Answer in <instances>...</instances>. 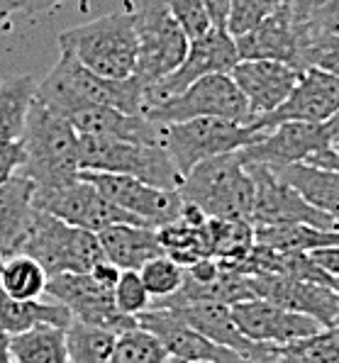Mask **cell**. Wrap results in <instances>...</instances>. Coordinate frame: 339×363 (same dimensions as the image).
Wrapping results in <instances>:
<instances>
[{"instance_id": "cell-1", "label": "cell", "mask_w": 339, "mask_h": 363, "mask_svg": "<svg viewBox=\"0 0 339 363\" xmlns=\"http://www.w3.org/2000/svg\"><path fill=\"white\" fill-rule=\"evenodd\" d=\"M144 98H147V88L137 81V76L125 81L103 78L66 52L59 54L57 64L44 76L42 83H37L35 93L37 103L64 117L88 108H100V105L120 108L125 113H142Z\"/></svg>"}, {"instance_id": "cell-2", "label": "cell", "mask_w": 339, "mask_h": 363, "mask_svg": "<svg viewBox=\"0 0 339 363\" xmlns=\"http://www.w3.org/2000/svg\"><path fill=\"white\" fill-rule=\"evenodd\" d=\"M25 166L20 169L37 191H49L81 176V134L69 117L44 108L35 100L22 132Z\"/></svg>"}, {"instance_id": "cell-3", "label": "cell", "mask_w": 339, "mask_h": 363, "mask_svg": "<svg viewBox=\"0 0 339 363\" xmlns=\"http://www.w3.org/2000/svg\"><path fill=\"white\" fill-rule=\"evenodd\" d=\"M59 49L103 78L125 81L137 69L135 13H108L59 35Z\"/></svg>"}, {"instance_id": "cell-4", "label": "cell", "mask_w": 339, "mask_h": 363, "mask_svg": "<svg viewBox=\"0 0 339 363\" xmlns=\"http://www.w3.org/2000/svg\"><path fill=\"white\" fill-rule=\"evenodd\" d=\"M181 198L193 203L208 217L218 220H252L254 178L240 154H220L200 161L183 176Z\"/></svg>"}, {"instance_id": "cell-5", "label": "cell", "mask_w": 339, "mask_h": 363, "mask_svg": "<svg viewBox=\"0 0 339 363\" xmlns=\"http://www.w3.org/2000/svg\"><path fill=\"white\" fill-rule=\"evenodd\" d=\"M20 254L42 264L49 276L57 273H88L105 259L96 232L81 230L59 217L35 208L30 230L22 239Z\"/></svg>"}, {"instance_id": "cell-6", "label": "cell", "mask_w": 339, "mask_h": 363, "mask_svg": "<svg viewBox=\"0 0 339 363\" xmlns=\"http://www.w3.org/2000/svg\"><path fill=\"white\" fill-rule=\"evenodd\" d=\"M81 171L132 176L152 186L179 191L183 176L161 144H140L125 139L81 134Z\"/></svg>"}, {"instance_id": "cell-7", "label": "cell", "mask_w": 339, "mask_h": 363, "mask_svg": "<svg viewBox=\"0 0 339 363\" xmlns=\"http://www.w3.org/2000/svg\"><path fill=\"white\" fill-rule=\"evenodd\" d=\"M132 13L137 32L135 76L149 91L154 83L174 74L183 64L191 39L183 32L179 20L171 15L166 0H142Z\"/></svg>"}, {"instance_id": "cell-8", "label": "cell", "mask_w": 339, "mask_h": 363, "mask_svg": "<svg viewBox=\"0 0 339 363\" xmlns=\"http://www.w3.org/2000/svg\"><path fill=\"white\" fill-rule=\"evenodd\" d=\"M161 144L169 152L174 166L186 176L200 161L213 156L240 152L249 144L259 142L264 132L244 122L220 120V117H196V120L161 125Z\"/></svg>"}, {"instance_id": "cell-9", "label": "cell", "mask_w": 339, "mask_h": 363, "mask_svg": "<svg viewBox=\"0 0 339 363\" xmlns=\"http://www.w3.org/2000/svg\"><path fill=\"white\" fill-rule=\"evenodd\" d=\"M144 115L157 125H174V122L196 120V117H220V120L249 125L247 100L230 74H210L198 78L179 96L144 108Z\"/></svg>"}, {"instance_id": "cell-10", "label": "cell", "mask_w": 339, "mask_h": 363, "mask_svg": "<svg viewBox=\"0 0 339 363\" xmlns=\"http://www.w3.org/2000/svg\"><path fill=\"white\" fill-rule=\"evenodd\" d=\"M237 61H240V52H237L235 37L227 32V27L210 25L203 35L191 39L188 54L179 69L149 88L147 98H144V108L161 103L166 98L179 96L181 91H186L198 78H205L210 74H230Z\"/></svg>"}, {"instance_id": "cell-11", "label": "cell", "mask_w": 339, "mask_h": 363, "mask_svg": "<svg viewBox=\"0 0 339 363\" xmlns=\"http://www.w3.org/2000/svg\"><path fill=\"white\" fill-rule=\"evenodd\" d=\"M44 293L69 307L71 317L86 325L110 329L115 334L137 327V317L125 315L115 305V288L103 286L91 271L49 276Z\"/></svg>"}, {"instance_id": "cell-12", "label": "cell", "mask_w": 339, "mask_h": 363, "mask_svg": "<svg viewBox=\"0 0 339 363\" xmlns=\"http://www.w3.org/2000/svg\"><path fill=\"white\" fill-rule=\"evenodd\" d=\"M35 208L49 212V215L59 217V220L69 222V225L81 227V230H91L96 234L110 225H120V222L144 225L135 215L118 208L113 200L105 198L93 183H88L81 176L74 183L49 188V191H37L35 188Z\"/></svg>"}, {"instance_id": "cell-13", "label": "cell", "mask_w": 339, "mask_h": 363, "mask_svg": "<svg viewBox=\"0 0 339 363\" xmlns=\"http://www.w3.org/2000/svg\"><path fill=\"white\" fill-rule=\"evenodd\" d=\"M247 171L254 178V210L252 225L269 227V225H313L320 230H337L339 222L327 212L313 208L293 191L286 181H281L269 166L249 164Z\"/></svg>"}, {"instance_id": "cell-14", "label": "cell", "mask_w": 339, "mask_h": 363, "mask_svg": "<svg viewBox=\"0 0 339 363\" xmlns=\"http://www.w3.org/2000/svg\"><path fill=\"white\" fill-rule=\"evenodd\" d=\"M81 178L93 183L118 208L135 215L144 225L157 227V230L179 220L183 212V198L179 191H166V188L137 181L132 176H118V173L81 171Z\"/></svg>"}, {"instance_id": "cell-15", "label": "cell", "mask_w": 339, "mask_h": 363, "mask_svg": "<svg viewBox=\"0 0 339 363\" xmlns=\"http://www.w3.org/2000/svg\"><path fill=\"white\" fill-rule=\"evenodd\" d=\"M332 147V137L325 125L315 122H281V125L264 130L259 142L240 149V159L244 166H288L310 161L315 154Z\"/></svg>"}, {"instance_id": "cell-16", "label": "cell", "mask_w": 339, "mask_h": 363, "mask_svg": "<svg viewBox=\"0 0 339 363\" xmlns=\"http://www.w3.org/2000/svg\"><path fill=\"white\" fill-rule=\"evenodd\" d=\"M249 286L254 290V298L310 315L325 329L337 327L339 298L337 290L327 283L296 281V278L276 276V273H249Z\"/></svg>"}, {"instance_id": "cell-17", "label": "cell", "mask_w": 339, "mask_h": 363, "mask_svg": "<svg viewBox=\"0 0 339 363\" xmlns=\"http://www.w3.org/2000/svg\"><path fill=\"white\" fill-rule=\"evenodd\" d=\"M232 317H235L237 327L242 329L244 337L259 344L286 346L300 342V339L315 337V334H320L325 329L310 315L286 310V307L261 298L232 305Z\"/></svg>"}, {"instance_id": "cell-18", "label": "cell", "mask_w": 339, "mask_h": 363, "mask_svg": "<svg viewBox=\"0 0 339 363\" xmlns=\"http://www.w3.org/2000/svg\"><path fill=\"white\" fill-rule=\"evenodd\" d=\"M339 110V76H332L320 69H305L300 74L298 86L286 98L281 108L274 113L259 117V120L249 122L257 130H271V127L281 125V122H315V125H325L332 115Z\"/></svg>"}, {"instance_id": "cell-19", "label": "cell", "mask_w": 339, "mask_h": 363, "mask_svg": "<svg viewBox=\"0 0 339 363\" xmlns=\"http://www.w3.org/2000/svg\"><path fill=\"white\" fill-rule=\"evenodd\" d=\"M303 71L293 69L281 61L269 59H240L230 76L240 86L249 108V122L274 113L286 103V98L298 86Z\"/></svg>"}, {"instance_id": "cell-20", "label": "cell", "mask_w": 339, "mask_h": 363, "mask_svg": "<svg viewBox=\"0 0 339 363\" xmlns=\"http://www.w3.org/2000/svg\"><path fill=\"white\" fill-rule=\"evenodd\" d=\"M137 325L157 334L161 344L166 346V351H169V356H179L188 363H254L247 356L237 354L235 349L210 342L208 337H203L191 325H186L171 310L149 307L142 315H137Z\"/></svg>"}, {"instance_id": "cell-21", "label": "cell", "mask_w": 339, "mask_h": 363, "mask_svg": "<svg viewBox=\"0 0 339 363\" xmlns=\"http://www.w3.org/2000/svg\"><path fill=\"white\" fill-rule=\"evenodd\" d=\"M176 317H181L186 325H191L196 332L203 337H208L210 342L235 349L237 354L247 356L254 363H271L279 351L276 344H259L252 342L242 334V329L237 327L235 317H232V305L222 303H196V305H183V307H171Z\"/></svg>"}, {"instance_id": "cell-22", "label": "cell", "mask_w": 339, "mask_h": 363, "mask_svg": "<svg viewBox=\"0 0 339 363\" xmlns=\"http://www.w3.org/2000/svg\"><path fill=\"white\" fill-rule=\"evenodd\" d=\"M240 59H269L281 61L298 71L303 69V57H300V32L298 22L293 20L291 8L281 5L269 18H264L257 27L235 37Z\"/></svg>"}, {"instance_id": "cell-23", "label": "cell", "mask_w": 339, "mask_h": 363, "mask_svg": "<svg viewBox=\"0 0 339 363\" xmlns=\"http://www.w3.org/2000/svg\"><path fill=\"white\" fill-rule=\"evenodd\" d=\"M69 120L79 134L125 139V142L140 144H161V130H164V127L152 122L144 113H125V110L110 108V105L81 110V113L71 115Z\"/></svg>"}, {"instance_id": "cell-24", "label": "cell", "mask_w": 339, "mask_h": 363, "mask_svg": "<svg viewBox=\"0 0 339 363\" xmlns=\"http://www.w3.org/2000/svg\"><path fill=\"white\" fill-rule=\"evenodd\" d=\"M98 239L105 261L115 264L120 271H140L147 261L164 254L157 227L137 225V222L105 227L103 232H98Z\"/></svg>"}, {"instance_id": "cell-25", "label": "cell", "mask_w": 339, "mask_h": 363, "mask_svg": "<svg viewBox=\"0 0 339 363\" xmlns=\"http://www.w3.org/2000/svg\"><path fill=\"white\" fill-rule=\"evenodd\" d=\"M32 215H35V183L18 173L0 186V256L3 259L20 254Z\"/></svg>"}, {"instance_id": "cell-26", "label": "cell", "mask_w": 339, "mask_h": 363, "mask_svg": "<svg viewBox=\"0 0 339 363\" xmlns=\"http://www.w3.org/2000/svg\"><path fill=\"white\" fill-rule=\"evenodd\" d=\"M281 181H286L293 191H298L305 203L327 212L339 222V171L322 169V166L308 164H288V166H269Z\"/></svg>"}, {"instance_id": "cell-27", "label": "cell", "mask_w": 339, "mask_h": 363, "mask_svg": "<svg viewBox=\"0 0 339 363\" xmlns=\"http://www.w3.org/2000/svg\"><path fill=\"white\" fill-rule=\"evenodd\" d=\"M69 307L61 303H40V300H15L0 288V334L13 337L22 334L32 327L52 325V327H69L71 325Z\"/></svg>"}, {"instance_id": "cell-28", "label": "cell", "mask_w": 339, "mask_h": 363, "mask_svg": "<svg viewBox=\"0 0 339 363\" xmlns=\"http://www.w3.org/2000/svg\"><path fill=\"white\" fill-rule=\"evenodd\" d=\"M254 242L274 251H318L339 247L337 230H320L313 225H269L254 227Z\"/></svg>"}, {"instance_id": "cell-29", "label": "cell", "mask_w": 339, "mask_h": 363, "mask_svg": "<svg viewBox=\"0 0 339 363\" xmlns=\"http://www.w3.org/2000/svg\"><path fill=\"white\" fill-rule=\"evenodd\" d=\"M15 363H69L66 329L40 325L8 337Z\"/></svg>"}, {"instance_id": "cell-30", "label": "cell", "mask_w": 339, "mask_h": 363, "mask_svg": "<svg viewBox=\"0 0 339 363\" xmlns=\"http://www.w3.org/2000/svg\"><path fill=\"white\" fill-rule=\"evenodd\" d=\"M37 81L32 76H18L0 81V137L20 139L27 125V115L35 103Z\"/></svg>"}, {"instance_id": "cell-31", "label": "cell", "mask_w": 339, "mask_h": 363, "mask_svg": "<svg viewBox=\"0 0 339 363\" xmlns=\"http://www.w3.org/2000/svg\"><path fill=\"white\" fill-rule=\"evenodd\" d=\"M208 254L222 261H242L254 249V225L249 220H218L208 217L205 225Z\"/></svg>"}, {"instance_id": "cell-32", "label": "cell", "mask_w": 339, "mask_h": 363, "mask_svg": "<svg viewBox=\"0 0 339 363\" xmlns=\"http://www.w3.org/2000/svg\"><path fill=\"white\" fill-rule=\"evenodd\" d=\"M49 273L37 259L27 254H13L0 268V288L15 300H40L47 290Z\"/></svg>"}, {"instance_id": "cell-33", "label": "cell", "mask_w": 339, "mask_h": 363, "mask_svg": "<svg viewBox=\"0 0 339 363\" xmlns=\"http://www.w3.org/2000/svg\"><path fill=\"white\" fill-rule=\"evenodd\" d=\"M118 334L110 329L71 320L66 327L69 363H113V349Z\"/></svg>"}, {"instance_id": "cell-34", "label": "cell", "mask_w": 339, "mask_h": 363, "mask_svg": "<svg viewBox=\"0 0 339 363\" xmlns=\"http://www.w3.org/2000/svg\"><path fill=\"white\" fill-rule=\"evenodd\" d=\"M208 225V222H205ZM205 225H191L183 217L159 227V242L161 249L169 259L183 268L193 266L198 259H205L208 254V239H205Z\"/></svg>"}, {"instance_id": "cell-35", "label": "cell", "mask_w": 339, "mask_h": 363, "mask_svg": "<svg viewBox=\"0 0 339 363\" xmlns=\"http://www.w3.org/2000/svg\"><path fill=\"white\" fill-rule=\"evenodd\" d=\"M169 351L157 334L144 327H132L118 334L113 349V363H164Z\"/></svg>"}, {"instance_id": "cell-36", "label": "cell", "mask_w": 339, "mask_h": 363, "mask_svg": "<svg viewBox=\"0 0 339 363\" xmlns=\"http://www.w3.org/2000/svg\"><path fill=\"white\" fill-rule=\"evenodd\" d=\"M300 32V57L303 69H320L339 76V35L335 32H315L298 25Z\"/></svg>"}, {"instance_id": "cell-37", "label": "cell", "mask_w": 339, "mask_h": 363, "mask_svg": "<svg viewBox=\"0 0 339 363\" xmlns=\"http://www.w3.org/2000/svg\"><path fill=\"white\" fill-rule=\"evenodd\" d=\"M140 276L149 290V295H152V300H164L183 286L186 268L181 264H176L174 259H169L166 254H161V256H154L152 261H147V264L140 268Z\"/></svg>"}, {"instance_id": "cell-38", "label": "cell", "mask_w": 339, "mask_h": 363, "mask_svg": "<svg viewBox=\"0 0 339 363\" xmlns=\"http://www.w3.org/2000/svg\"><path fill=\"white\" fill-rule=\"evenodd\" d=\"M115 305L120 312L130 317L142 315L144 310L152 307V295H149L147 286H144L140 271H122L115 286Z\"/></svg>"}, {"instance_id": "cell-39", "label": "cell", "mask_w": 339, "mask_h": 363, "mask_svg": "<svg viewBox=\"0 0 339 363\" xmlns=\"http://www.w3.org/2000/svg\"><path fill=\"white\" fill-rule=\"evenodd\" d=\"M279 8L276 0H232L230 18H227V32L232 37H240L257 27L261 20L269 18Z\"/></svg>"}, {"instance_id": "cell-40", "label": "cell", "mask_w": 339, "mask_h": 363, "mask_svg": "<svg viewBox=\"0 0 339 363\" xmlns=\"http://www.w3.org/2000/svg\"><path fill=\"white\" fill-rule=\"evenodd\" d=\"M171 15L179 20V25L183 27V32L188 35V39L203 35L210 27L208 10H205V0H166Z\"/></svg>"}, {"instance_id": "cell-41", "label": "cell", "mask_w": 339, "mask_h": 363, "mask_svg": "<svg viewBox=\"0 0 339 363\" xmlns=\"http://www.w3.org/2000/svg\"><path fill=\"white\" fill-rule=\"evenodd\" d=\"M300 344L313 363H339V327L322 329L315 337L300 339Z\"/></svg>"}, {"instance_id": "cell-42", "label": "cell", "mask_w": 339, "mask_h": 363, "mask_svg": "<svg viewBox=\"0 0 339 363\" xmlns=\"http://www.w3.org/2000/svg\"><path fill=\"white\" fill-rule=\"evenodd\" d=\"M25 166V147L22 139H5L0 137V186L18 176Z\"/></svg>"}, {"instance_id": "cell-43", "label": "cell", "mask_w": 339, "mask_h": 363, "mask_svg": "<svg viewBox=\"0 0 339 363\" xmlns=\"http://www.w3.org/2000/svg\"><path fill=\"white\" fill-rule=\"evenodd\" d=\"M300 25L315 32H335V35H339V0H330L325 8L318 10L308 22H300Z\"/></svg>"}, {"instance_id": "cell-44", "label": "cell", "mask_w": 339, "mask_h": 363, "mask_svg": "<svg viewBox=\"0 0 339 363\" xmlns=\"http://www.w3.org/2000/svg\"><path fill=\"white\" fill-rule=\"evenodd\" d=\"M327 3H330V0H291L288 8H291L293 20L300 25V22H308L315 13H318V10L325 8Z\"/></svg>"}, {"instance_id": "cell-45", "label": "cell", "mask_w": 339, "mask_h": 363, "mask_svg": "<svg viewBox=\"0 0 339 363\" xmlns=\"http://www.w3.org/2000/svg\"><path fill=\"white\" fill-rule=\"evenodd\" d=\"M310 256H313L315 264H318L322 271H327L332 278H339V247L310 251Z\"/></svg>"}, {"instance_id": "cell-46", "label": "cell", "mask_w": 339, "mask_h": 363, "mask_svg": "<svg viewBox=\"0 0 339 363\" xmlns=\"http://www.w3.org/2000/svg\"><path fill=\"white\" fill-rule=\"evenodd\" d=\"M232 0H205V10H208L210 25L227 27V18H230Z\"/></svg>"}, {"instance_id": "cell-47", "label": "cell", "mask_w": 339, "mask_h": 363, "mask_svg": "<svg viewBox=\"0 0 339 363\" xmlns=\"http://www.w3.org/2000/svg\"><path fill=\"white\" fill-rule=\"evenodd\" d=\"M308 164L322 166V169H335V171H339V139H337V142H332L330 149H325V152L315 154L313 159L308 161Z\"/></svg>"}, {"instance_id": "cell-48", "label": "cell", "mask_w": 339, "mask_h": 363, "mask_svg": "<svg viewBox=\"0 0 339 363\" xmlns=\"http://www.w3.org/2000/svg\"><path fill=\"white\" fill-rule=\"evenodd\" d=\"M61 3H66V0H20V13L22 15H42V13L54 10Z\"/></svg>"}, {"instance_id": "cell-49", "label": "cell", "mask_w": 339, "mask_h": 363, "mask_svg": "<svg viewBox=\"0 0 339 363\" xmlns=\"http://www.w3.org/2000/svg\"><path fill=\"white\" fill-rule=\"evenodd\" d=\"M15 13H20V0H0V35L8 30Z\"/></svg>"}, {"instance_id": "cell-50", "label": "cell", "mask_w": 339, "mask_h": 363, "mask_svg": "<svg viewBox=\"0 0 339 363\" xmlns=\"http://www.w3.org/2000/svg\"><path fill=\"white\" fill-rule=\"evenodd\" d=\"M0 363H15L13 354H10L8 337H3V334H0Z\"/></svg>"}, {"instance_id": "cell-51", "label": "cell", "mask_w": 339, "mask_h": 363, "mask_svg": "<svg viewBox=\"0 0 339 363\" xmlns=\"http://www.w3.org/2000/svg\"><path fill=\"white\" fill-rule=\"evenodd\" d=\"M325 127H327V132H330L332 142H337V139H339V110L325 122Z\"/></svg>"}, {"instance_id": "cell-52", "label": "cell", "mask_w": 339, "mask_h": 363, "mask_svg": "<svg viewBox=\"0 0 339 363\" xmlns=\"http://www.w3.org/2000/svg\"><path fill=\"white\" fill-rule=\"evenodd\" d=\"M164 363H188V361L179 359V356H166V361H164Z\"/></svg>"}, {"instance_id": "cell-53", "label": "cell", "mask_w": 339, "mask_h": 363, "mask_svg": "<svg viewBox=\"0 0 339 363\" xmlns=\"http://www.w3.org/2000/svg\"><path fill=\"white\" fill-rule=\"evenodd\" d=\"M337 290V298H339V278H335V286H332ZM337 327H339V315H337Z\"/></svg>"}, {"instance_id": "cell-54", "label": "cell", "mask_w": 339, "mask_h": 363, "mask_svg": "<svg viewBox=\"0 0 339 363\" xmlns=\"http://www.w3.org/2000/svg\"><path fill=\"white\" fill-rule=\"evenodd\" d=\"M288 3H291V0H276V5H279V8H281V5H288Z\"/></svg>"}, {"instance_id": "cell-55", "label": "cell", "mask_w": 339, "mask_h": 363, "mask_svg": "<svg viewBox=\"0 0 339 363\" xmlns=\"http://www.w3.org/2000/svg\"><path fill=\"white\" fill-rule=\"evenodd\" d=\"M3 261H5V259H3V256H0V268H3Z\"/></svg>"}]
</instances>
